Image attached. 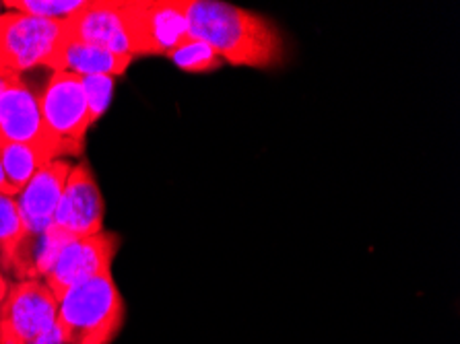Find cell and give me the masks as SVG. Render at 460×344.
Returning a JSON list of instances; mask_svg holds the SVG:
<instances>
[{"instance_id":"1","label":"cell","mask_w":460,"mask_h":344,"mask_svg":"<svg viewBox=\"0 0 460 344\" xmlns=\"http://www.w3.org/2000/svg\"><path fill=\"white\" fill-rule=\"evenodd\" d=\"M188 33L235 66L275 68L288 56L273 21L219 0H188Z\"/></svg>"},{"instance_id":"2","label":"cell","mask_w":460,"mask_h":344,"mask_svg":"<svg viewBox=\"0 0 460 344\" xmlns=\"http://www.w3.org/2000/svg\"><path fill=\"white\" fill-rule=\"evenodd\" d=\"M127 322V304L111 272L89 278L58 299V326L66 344H111Z\"/></svg>"},{"instance_id":"3","label":"cell","mask_w":460,"mask_h":344,"mask_svg":"<svg viewBox=\"0 0 460 344\" xmlns=\"http://www.w3.org/2000/svg\"><path fill=\"white\" fill-rule=\"evenodd\" d=\"M66 41V27L60 19H41L25 13L0 15V68L25 75L33 68H52Z\"/></svg>"},{"instance_id":"4","label":"cell","mask_w":460,"mask_h":344,"mask_svg":"<svg viewBox=\"0 0 460 344\" xmlns=\"http://www.w3.org/2000/svg\"><path fill=\"white\" fill-rule=\"evenodd\" d=\"M40 111L46 128L60 146V157L81 155L85 137L92 128V118L83 89V76L71 73H52L38 93Z\"/></svg>"},{"instance_id":"5","label":"cell","mask_w":460,"mask_h":344,"mask_svg":"<svg viewBox=\"0 0 460 344\" xmlns=\"http://www.w3.org/2000/svg\"><path fill=\"white\" fill-rule=\"evenodd\" d=\"M118 250H120V237L110 231L89 237H73L62 245L50 270L41 280L56 295V299H60L73 287L111 272V262Z\"/></svg>"},{"instance_id":"6","label":"cell","mask_w":460,"mask_h":344,"mask_svg":"<svg viewBox=\"0 0 460 344\" xmlns=\"http://www.w3.org/2000/svg\"><path fill=\"white\" fill-rule=\"evenodd\" d=\"M137 56H167L190 38L188 0H130Z\"/></svg>"},{"instance_id":"7","label":"cell","mask_w":460,"mask_h":344,"mask_svg":"<svg viewBox=\"0 0 460 344\" xmlns=\"http://www.w3.org/2000/svg\"><path fill=\"white\" fill-rule=\"evenodd\" d=\"M128 3L130 0H87L81 11L65 19L66 38L137 58Z\"/></svg>"},{"instance_id":"8","label":"cell","mask_w":460,"mask_h":344,"mask_svg":"<svg viewBox=\"0 0 460 344\" xmlns=\"http://www.w3.org/2000/svg\"><path fill=\"white\" fill-rule=\"evenodd\" d=\"M0 140L33 146L50 159H62L60 146L46 128L38 93L17 75L0 95Z\"/></svg>"},{"instance_id":"9","label":"cell","mask_w":460,"mask_h":344,"mask_svg":"<svg viewBox=\"0 0 460 344\" xmlns=\"http://www.w3.org/2000/svg\"><path fill=\"white\" fill-rule=\"evenodd\" d=\"M103 215H106V205H103L102 190L97 186L92 165L85 159L79 165H73L52 225L71 237H89L103 231Z\"/></svg>"},{"instance_id":"10","label":"cell","mask_w":460,"mask_h":344,"mask_svg":"<svg viewBox=\"0 0 460 344\" xmlns=\"http://www.w3.org/2000/svg\"><path fill=\"white\" fill-rule=\"evenodd\" d=\"M58 299L41 278H23L9 285L0 304V320L13 328L25 344L56 326Z\"/></svg>"},{"instance_id":"11","label":"cell","mask_w":460,"mask_h":344,"mask_svg":"<svg viewBox=\"0 0 460 344\" xmlns=\"http://www.w3.org/2000/svg\"><path fill=\"white\" fill-rule=\"evenodd\" d=\"M73 172V163L68 159H52L44 167H40L21 194L17 205L23 221L33 235H40L52 225L56 207H58L62 190Z\"/></svg>"},{"instance_id":"12","label":"cell","mask_w":460,"mask_h":344,"mask_svg":"<svg viewBox=\"0 0 460 344\" xmlns=\"http://www.w3.org/2000/svg\"><path fill=\"white\" fill-rule=\"evenodd\" d=\"M33 243L31 234L21 215L15 196L0 194V264L4 275L23 278H36L33 272Z\"/></svg>"},{"instance_id":"13","label":"cell","mask_w":460,"mask_h":344,"mask_svg":"<svg viewBox=\"0 0 460 344\" xmlns=\"http://www.w3.org/2000/svg\"><path fill=\"white\" fill-rule=\"evenodd\" d=\"M135 58L130 56H118L114 52L103 50L97 46L79 44V41L68 40L62 46V50L56 56L52 73H71L76 76H122Z\"/></svg>"},{"instance_id":"14","label":"cell","mask_w":460,"mask_h":344,"mask_svg":"<svg viewBox=\"0 0 460 344\" xmlns=\"http://www.w3.org/2000/svg\"><path fill=\"white\" fill-rule=\"evenodd\" d=\"M48 161L52 159L46 157L41 151L33 149V146L0 140V163H3L4 178L15 196L21 194V190L30 184V180Z\"/></svg>"},{"instance_id":"15","label":"cell","mask_w":460,"mask_h":344,"mask_svg":"<svg viewBox=\"0 0 460 344\" xmlns=\"http://www.w3.org/2000/svg\"><path fill=\"white\" fill-rule=\"evenodd\" d=\"M170 60L184 73H213L223 66L221 56L213 50L211 46L203 40L188 38L184 44H180L176 50L170 54Z\"/></svg>"},{"instance_id":"16","label":"cell","mask_w":460,"mask_h":344,"mask_svg":"<svg viewBox=\"0 0 460 344\" xmlns=\"http://www.w3.org/2000/svg\"><path fill=\"white\" fill-rule=\"evenodd\" d=\"M85 3L87 0H4L3 6L13 13H25L31 17L65 21L81 11Z\"/></svg>"},{"instance_id":"17","label":"cell","mask_w":460,"mask_h":344,"mask_svg":"<svg viewBox=\"0 0 460 344\" xmlns=\"http://www.w3.org/2000/svg\"><path fill=\"white\" fill-rule=\"evenodd\" d=\"M83 89H85L89 118H92V124H95L110 108L111 93H114V79L103 75L83 76Z\"/></svg>"},{"instance_id":"18","label":"cell","mask_w":460,"mask_h":344,"mask_svg":"<svg viewBox=\"0 0 460 344\" xmlns=\"http://www.w3.org/2000/svg\"><path fill=\"white\" fill-rule=\"evenodd\" d=\"M27 344H66V342H65V339H62L58 326H54L52 330H48V332H44L41 336H38L36 340H31Z\"/></svg>"},{"instance_id":"19","label":"cell","mask_w":460,"mask_h":344,"mask_svg":"<svg viewBox=\"0 0 460 344\" xmlns=\"http://www.w3.org/2000/svg\"><path fill=\"white\" fill-rule=\"evenodd\" d=\"M0 344H25V342L13 332V328L6 324L4 320H0Z\"/></svg>"},{"instance_id":"20","label":"cell","mask_w":460,"mask_h":344,"mask_svg":"<svg viewBox=\"0 0 460 344\" xmlns=\"http://www.w3.org/2000/svg\"><path fill=\"white\" fill-rule=\"evenodd\" d=\"M17 75H13V73H9V70H4V68H0V95H3V91L9 87V83L15 79Z\"/></svg>"},{"instance_id":"21","label":"cell","mask_w":460,"mask_h":344,"mask_svg":"<svg viewBox=\"0 0 460 344\" xmlns=\"http://www.w3.org/2000/svg\"><path fill=\"white\" fill-rule=\"evenodd\" d=\"M0 194H6V196H15V192H13V188L9 186V181H6V178H4L3 163H0Z\"/></svg>"},{"instance_id":"22","label":"cell","mask_w":460,"mask_h":344,"mask_svg":"<svg viewBox=\"0 0 460 344\" xmlns=\"http://www.w3.org/2000/svg\"><path fill=\"white\" fill-rule=\"evenodd\" d=\"M6 291H9V280H6V275L3 270V264H0V304H3L6 297Z\"/></svg>"},{"instance_id":"23","label":"cell","mask_w":460,"mask_h":344,"mask_svg":"<svg viewBox=\"0 0 460 344\" xmlns=\"http://www.w3.org/2000/svg\"><path fill=\"white\" fill-rule=\"evenodd\" d=\"M3 9H4V6H3V3H0V15H3Z\"/></svg>"}]
</instances>
